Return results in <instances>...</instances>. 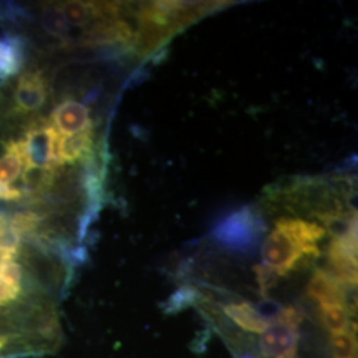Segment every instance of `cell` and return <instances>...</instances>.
<instances>
[{
  "instance_id": "1",
  "label": "cell",
  "mask_w": 358,
  "mask_h": 358,
  "mask_svg": "<svg viewBox=\"0 0 358 358\" xmlns=\"http://www.w3.org/2000/svg\"><path fill=\"white\" fill-rule=\"evenodd\" d=\"M325 229L315 222L282 217L263 244V264L278 278L287 276L301 262L320 256Z\"/></svg>"
},
{
  "instance_id": "2",
  "label": "cell",
  "mask_w": 358,
  "mask_h": 358,
  "mask_svg": "<svg viewBox=\"0 0 358 358\" xmlns=\"http://www.w3.org/2000/svg\"><path fill=\"white\" fill-rule=\"evenodd\" d=\"M59 131L48 121L32 122L20 138V148L26 167L55 170L59 169L56 159V148Z\"/></svg>"
},
{
  "instance_id": "3",
  "label": "cell",
  "mask_w": 358,
  "mask_h": 358,
  "mask_svg": "<svg viewBox=\"0 0 358 358\" xmlns=\"http://www.w3.org/2000/svg\"><path fill=\"white\" fill-rule=\"evenodd\" d=\"M300 316L294 308H285L262 333L260 349L268 358H294L297 350V327Z\"/></svg>"
},
{
  "instance_id": "4",
  "label": "cell",
  "mask_w": 358,
  "mask_h": 358,
  "mask_svg": "<svg viewBox=\"0 0 358 358\" xmlns=\"http://www.w3.org/2000/svg\"><path fill=\"white\" fill-rule=\"evenodd\" d=\"M357 219L355 217L348 230L337 236L329 250V262L333 278L338 282H357Z\"/></svg>"
},
{
  "instance_id": "5",
  "label": "cell",
  "mask_w": 358,
  "mask_h": 358,
  "mask_svg": "<svg viewBox=\"0 0 358 358\" xmlns=\"http://www.w3.org/2000/svg\"><path fill=\"white\" fill-rule=\"evenodd\" d=\"M48 81L40 69H27L17 78L13 90L15 108L20 113H34L48 97Z\"/></svg>"
},
{
  "instance_id": "6",
  "label": "cell",
  "mask_w": 358,
  "mask_h": 358,
  "mask_svg": "<svg viewBox=\"0 0 358 358\" xmlns=\"http://www.w3.org/2000/svg\"><path fill=\"white\" fill-rule=\"evenodd\" d=\"M26 169V162L19 141L7 143L6 153L0 157V201H20L23 192L13 187V182L19 178Z\"/></svg>"
},
{
  "instance_id": "7",
  "label": "cell",
  "mask_w": 358,
  "mask_h": 358,
  "mask_svg": "<svg viewBox=\"0 0 358 358\" xmlns=\"http://www.w3.org/2000/svg\"><path fill=\"white\" fill-rule=\"evenodd\" d=\"M52 125L62 136H72L92 128L90 110L76 100H64L52 113Z\"/></svg>"
},
{
  "instance_id": "8",
  "label": "cell",
  "mask_w": 358,
  "mask_h": 358,
  "mask_svg": "<svg viewBox=\"0 0 358 358\" xmlns=\"http://www.w3.org/2000/svg\"><path fill=\"white\" fill-rule=\"evenodd\" d=\"M133 38L131 29L127 22L117 17H106L93 23L81 35L83 45H105L115 43H125Z\"/></svg>"
},
{
  "instance_id": "9",
  "label": "cell",
  "mask_w": 358,
  "mask_h": 358,
  "mask_svg": "<svg viewBox=\"0 0 358 358\" xmlns=\"http://www.w3.org/2000/svg\"><path fill=\"white\" fill-rule=\"evenodd\" d=\"M60 134V133H59ZM93 152V130L87 129L72 136H59L56 159L59 166L75 165L78 161H87Z\"/></svg>"
},
{
  "instance_id": "10",
  "label": "cell",
  "mask_w": 358,
  "mask_h": 358,
  "mask_svg": "<svg viewBox=\"0 0 358 358\" xmlns=\"http://www.w3.org/2000/svg\"><path fill=\"white\" fill-rule=\"evenodd\" d=\"M308 294L320 307L345 304V294L343 284L334 279L332 273L325 271H316L308 284Z\"/></svg>"
},
{
  "instance_id": "11",
  "label": "cell",
  "mask_w": 358,
  "mask_h": 358,
  "mask_svg": "<svg viewBox=\"0 0 358 358\" xmlns=\"http://www.w3.org/2000/svg\"><path fill=\"white\" fill-rule=\"evenodd\" d=\"M24 64V43L20 38L0 36V80L17 75Z\"/></svg>"
},
{
  "instance_id": "12",
  "label": "cell",
  "mask_w": 358,
  "mask_h": 358,
  "mask_svg": "<svg viewBox=\"0 0 358 358\" xmlns=\"http://www.w3.org/2000/svg\"><path fill=\"white\" fill-rule=\"evenodd\" d=\"M224 313L235 325L245 332L262 334L267 329L268 321L248 303H232L224 307Z\"/></svg>"
},
{
  "instance_id": "13",
  "label": "cell",
  "mask_w": 358,
  "mask_h": 358,
  "mask_svg": "<svg viewBox=\"0 0 358 358\" xmlns=\"http://www.w3.org/2000/svg\"><path fill=\"white\" fill-rule=\"evenodd\" d=\"M22 291V268L13 260L0 263V306L15 300Z\"/></svg>"
},
{
  "instance_id": "14",
  "label": "cell",
  "mask_w": 358,
  "mask_h": 358,
  "mask_svg": "<svg viewBox=\"0 0 358 358\" xmlns=\"http://www.w3.org/2000/svg\"><path fill=\"white\" fill-rule=\"evenodd\" d=\"M321 321L331 334L349 332L350 329V313L346 304H334L320 307Z\"/></svg>"
},
{
  "instance_id": "15",
  "label": "cell",
  "mask_w": 358,
  "mask_h": 358,
  "mask_svg": "<svg viewBox=\"0 0 358 358\" xmlns=\"http://www.w3.org/2000/svg\"><path fill=\"white\" fill-rule=\"evenodd\" d=\"M43 29L53 38H66L71 32V26L65 19L60 6H45L41 11Z\"/></svg>"
},
{
  "instance_id": "16",
  "label": "cell",
  "mask_w": 358,
  "mask_h": 358,
  "mask_svg": "<svg viewBox=\"0 0 358 358\" xmlns=\"http://www.w3.org/2000/svg\"><path fill=\"white\" fill-rule=\"evenodd\" d=\"M331 336L333 358H356V337L352 331Z\"/></svg>"
},
{
  "instance_id": "17",
  "label": "cell",
  "mask_w": 358,
  "mask_h": 358,
  "mask_svg": "<svg viewBox=\"0 0 358 358\" xmlns=\"http://www.w3.org/2000/svg\"><path fill=\"white\" fill-rule=\"evenodd\" d=\"M3 345H4V340H1V338H0V348Z\"/></svg>"
}]
</instances>
